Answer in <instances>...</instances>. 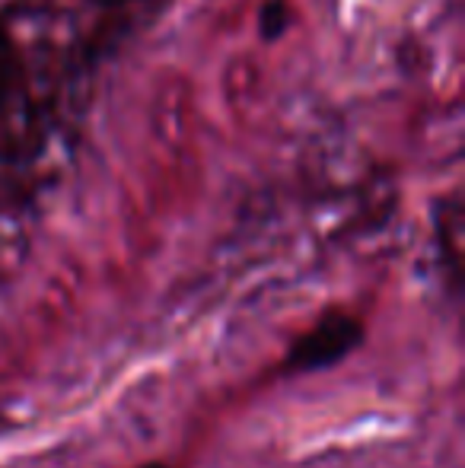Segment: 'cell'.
Here are the masks:
<instances>
[{"instance_id":"2","label":"cell","mask_w":465,"mask_h":468,"mask_svg":"<svg viewBox=\"0 0 465 468\" xmlns=\"http://www.w3.org/2000/svg\"><path fill=\"white\" fill-rule=\"evenodd\" d=\"M141 468H169V465H163V463H150V465H141Z\"/></svg>"},{"instance_id":"1","label":"cell","mask_w":465,"mask_h":468,"mask_svg":"<svg viewBox=\"0 0 465 468\" xmlns=\"http://www.w3.org/2000/svg\"><path fill=\"white\" fill-rule=\"evenodd\" d=\"M364 341V322L351 313H325L310 332L293 341L287 354L291 373H316L325 367H335L354 347Z\"/></svg>"}]
</instances>
